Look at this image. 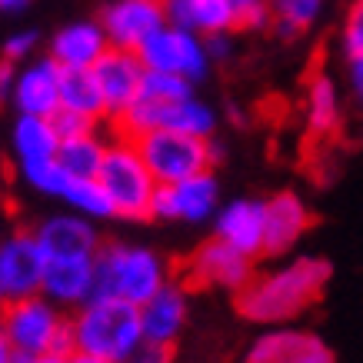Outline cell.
I'll list each match as a JSON object with an SVG mask.
<instances>
[{
	"instance_id": "obj_21",
	"label": "cell",
	"mask_w": 363,
	"mask_h": 363,
	"mask_svg": "<svg viewBox=\"0 0 363 363\" xmlns=\"http://www.w3.org/2000/svg\"><path fill=\"white\" fill-rule=\"evenodd\" d=\"M60 150V137H57L50 117H30V113H17L11 127V154L17 164V174H27L33 167H44L57 160Z\"/></svg>"
},
{
	"instance_id": "obj_31",
	"label": "cell",
	"mask_w": 363,
	"mask_h": 363,
	"mask_svg": "<svg viewBox=\"0 0 363 363\" xmlns=\"http://www.w3.org/2000/svg\"><path fill=\"white\" fill-rule=\"evenodd\" d=\"M343 54L347 57L363 54V0H357L347 11V21H343Z\"/></svg>"
},
{
	"instance_id": "obj_3",
	"label": "cell",
	"mask_w": 363,
	"mask_h": 363,
	"mask_svg": "<svg viewBox=\"0 0 363 363\" xmlns=\"http://www.w3.org/2000/svg\"><path fill=\"white\" fill-rule=\"evenodd\" d=\"M97 267V297H121L130 303H147L164 284L174 280V267L154 247L140 243H104L94 257Z\"/></svg>"
},
{
	"instance_id": "obj_10",
	"label": "cell",
	"mask_w": 363,
	"mask_h": 363,
	"mask_svg": "<svg viewBox=\"0 0 363 363\" xmlns=\"http://www.w3.org/2000/svg\"><path fill=\"white\" fill-rule=\"evenodd\" d=\"M47 270V253L30 230H13L0 240V290L4 300H21L40 294Z\"/></svg>"
},
{
	"instance_id": "obj_7",
	"label": "cell",
	"mask_w": 363,
	"mask_h": 363,
	"mask_svg": "<svg viewBox=\"0 0 363 363\" xmlns=\"http://www.w3.org/2000/svg\"><path fill=\"white\" fill-rule=\"evenodd\" d=\"M253 257L240 253L220 237H210L207 243H200L197 250L190 253L184 264L177 267V280L187 290H207V286H220V290H243L250 284Z\"/></svg>"
},
{
	"instance_id": "obj_37",
	"label": "cell",
	"mask_w": 363,
	"mask_h": 363,
	"mask_svg": "<svg viewBox=\"0 0 363 363\" xmlns=\"http://www.w3.org/2000/svg\"><path fill=\"white\" fill-rule=\"evenodd\" d=\"M350 84H353V97L363 104V54L350 57Z\"/></svg>"
},
{
	"instance_id": "obj_17",
	"label": "cell",
	"mask_w": 363,
	"mask_h": 363,
	"mask_svg": "<svg viewBox=\"0 0 363 363\" xmlns=\"http://www.w3.org/2000/svg\"><path fill=\"white\" fill-rule=\"evenodd\" d=\"M33 233H37V240L44 247L47 260L50 257H97V250L104 247L97 223L74 213V210L44 217L33 227Z\"/></svg>"
},
{
	"instance_id": "obj_18",
	"label": "cell",
	"mask_w": 363,
	"mask_h": 363,
	"mask_svg": "<svg viewBox=\"0 0 363 363\" xmlns=\"http://www.w3.org/2000/svg\"><path fill=\"white\" fill-rule=\"evenodd\" d=\"M264 230H267V203L264 200H230L213 213V237L227 240L247 257H264Z\"/></svg>"
},
{
	"instance_id": "obj_23",
	"label": "cell",
	"mask_w": 363,
	"mask_h": 363,
	"mask_svg": "<svg viewBox=\"0 0 363 363\" xmlns=\"http://www.w3.org/2000/svg\"><path fill=\"white\" fill-rule=\"evenodd\" d=\"M60 107L87 117L94 123H107V104L100 94L94 70H64L60 77Z\"/></svg>"
},
{
	"instance_id": "obj_9",
	"label": "cell",
	"mask_w": 363,
	"mask_h": 363,
	"mask_svg": "<svg viewBox=\"0 0 363 363\" xmlns=\"http://www.w3.org/2000/svg\"><path fill=\"white\" fill-rule=\"evenodd\" d=\"M220 210V187L217 177L203 170L177 184H160L154 194L150 220H174V223H203Z\"/></svg>"
},
{
	"instance_id": "obj_6",
	"label": "cell",
	"mask_w": 363,
	"mask_h": 363,
	"mask_svg": "<svg viewBox=\"0 0 363 363\" xmlns=\"http://www.w3.org/2000/svg\"><path fill=\"white\" fill-rule=\"evenodd\" d=\"M133 143L140 150L143 164L157 177V184H177V180H187L194 174L213 170L223 157V147L213 137L203 140V137H190V133L170 130V127L140 133Z\"/></svg>"
},
{
	"instance_id": "obj_33",
	"label": "cell",
	"mask_w": 363,
	"mask_h": 363,
	"mask_svg": "<svg viewBox=\"0 0 363 363\" xmlns=\"http://www.w3.org/2000/svg\"><path fill=\"white\" fill-rule=\"evenodd\" d=\"M123 363H174V347H160V343H140L133 357Z\"/></svg>"
},
{
	"instance_id": "obj_5",
	"label": "cell",
	"mask_w": 363,
	"mask_h": 363,
	"mask_svg": "<svg viewBox=\"0 0 363 363\" xmlns=\"http://www.w3.org/2000/svg\"><path fill=\"white\" fill-rule=\"evenodd\" d=\"M97 180L111 194L117 220H130V223L150 220L154 194L160 184L150 174V167L143 164L140 150H137V143L130 137L111 133V143H107V154H104Z\"/></svg>"
},
{
	"instance_id": "obj_34",
	"label": "cell",
	"mask_w": 363,
	"mask_h": 363,
	"mask_svg": "<svg viewBox=\"0 0 363 363\" xmlns=\"http://www.w3.org/2000/svg\"><path fill=\"white\" fill-rule=\"evenodd\" d=\"M17 67L21 64H11L7 57H0V104H11L13 84H17Z\"/></svg>"
},
{
	"instance_id": "obj_20",
	"label": "cell",
	"mask_w": 363,
	"mask_h": 363,
	"mask_svg": "<svg viewBox=\"0 0 363 363\" xmlns=\"http://www.w3.org/2000/svg\"><path fill=\"white\" fill-rule=\"evenodd\" d=\"M267 203V230H264V257H280L294 243L310 230L313 213L307 210V203L294 194V190H280Z\"/></svg>"
},
{
	"instance_id": "obj_24",
	"label": "cell",
	"mask_w": 363,
	"mask_h": 363,
	"mask_svg": "<svg viewBox=\"0 0 363 363\" xmlns=\"http://www.w3.org/2000/svg\"><path fill=\"white\" fill-rule=\"evenodd\" d=\"M107 143H111V137H104L100 130L64 137L60 150H57V160H60V167L70 177H97L100 164H104V154H107Z\"/></svg>"
},
{
	"instance_id": "obj_4",
	"label": "cell",
	"mask_w": 363,
	"mask_h": 363,
	"mask_svg": "<svg viewBox=\"0 0 363 363\" xmlns=\"http://www.w3.org/2000/svg\"><path fill=\"white\" fill-rule=\"evenodd\" d=\"M0 333L17 353H74L70 340V313L57 307L44 294L0 303Z\"/></svg>"
},
{
	"instance_id": "obj_35",
	"label": "cell",
	"mask_w": 363,
	"mask_h": 363,
	"mask_svg": "<svg viewBox=\"0 0 363 363\" xmlns=\"http://www.w3.org/2000/svg\"><path fill=\"white\" fill-rule=\"evenodd\" d=\"M203 47H207L210 60H227L230 57V33H207L203 37Z\"/></svg>"
},
{
	"instance_id": "obj_28",
	"label": "cell",
	"mask_w": 363,
	"mask_h": 363,
	"mask_svg": "<svg viewBox=\"0 0 363 363\" xmlns=\"http://www.w3.org/2000/svg\"><path fill=\"white\" fill-rule=\"evenodd\" d=\"M274 4V27L280 37H300L320 17L323 0H270Z\"/></svg>"
},
{
	"instance_id": "obj_40",
	"label": "cell",
	"mask_w": 363,
	"mask_h": 363,
	"mask_svg": "<svg viewBox=\"0 0 363 363\" xmlns=\"http://www.w3.org/2000/svg\"><path fill=\"white\" fill-rule=\"evenodd\" d=\"M0 303H4V290H0Z\"/></svg>"
},
{
	"instance_id": "obj_16",
	"label": "cell",
	"mask_w": 363,
	"mask_h": 363,
	"mask_svg": "<svg viewBox=\"0 0 363 363\" xmlns=\"http://www.w3.org/2000/svg\"><path fill=\"white\" fill-rule=\"evenodd\" d=\"M40 294L54 300L57 307L74 313L90 297H97V267L94 257H50L44 270Z\"/></svg>"
},
{
	"instance_id": "obj_39",
	"label": "cell",
	"mask_w": 363,
	"mask_h": 363,
	"mask_svg": "<svg viewBox=\"0 0 363 363\" xmlns=\"http://www.w3.org/2000/svg\"><path fill=\"white\" fill-rule=\"evenodd\" d=\"M74 363H113V360H97V357H77L74 353Z\"/></svg>"
},
{
	"instance_id": "obj_12",
	"label": "cell",
	"mask_w": 363,
	"mask_h": 363,
	"mask_svg": "<svg viewBox=\"0 0 363 363\" xmlns=\"http://www.w3.org/2000/svg\"><path fill=\"white\" fill-rule=\"evenodd\" d=\"M97 21L104 23L111 47L140 50L147 37H154L160 27H167V13L164 0H111V4H104Z\"/></svg>"
},
{
	"instance_id": "obj_1",
	"label": "cell",
	"mask_w": 363,
	"mask_h": 363,
	"mask_svg": "<svg viewBox=\"0 0 363 363\" xmlns=\"http://www.w3.org/2000/svg\"><path fill=\"white\" fill-rule=\"evenodd\" d=\"M330 274L333 267L320 257H297L277 270L253 274L250 284L237 290V313L250 323H290L323 297Z\"/></svg>"
},
{
	"instance_id": "obj_26",
	"label": "cell",
	"mask_w": 363,
	"mask_h": 363,
	"mask_svg": "<svg viewBox=\"0 0 363 363\" xmlns=\"http://www.w3.org/2000/svg\"><path fill=\"white\" fill-rule=\"evenodd\" d=\"M307 123L317 137L333 133L340 123V97H337L333 80L323 74H313L307 84Z\"/></svg>"
},
{
	"instance_id": "obj_19",
	"label": "cell",
	"mask_w": 363,
	"mask_h": 363,
	"mask_svg": "<svg viewBox=\"0 0 363 363\" xmlns=\"http://www.w3.org/2000/svg\"><path fill=\"white\" fill-rule=\"evenodd\" d=\"M107 30L104 23L94 21H74L64 23L60 30H54V37L47 40V54L54 57L64 70H90L100 57L107 54Z\"/></svg>"
},
{
	"instance_id": "obj_30",
	"label": "cell",
	"mask_w": 363,
	"mask_h": 363,
	"mask_svg": "<svg viewBox=\"0 0 363 363\" xmlns=\"http://www.w3.org/2000/svg\"><path fill=\"white\" fill-rule=\"evenodd\" d=\"M37 47H40L37 30H17V33H11V37L4 40L0 57H7L11 64H27V60H33V57H37Z\"/></svg>"
},
{
	"instance_id": "obj_13",
	"label": "cell",
	"mask_w": 363,
	"mask_h": 363,
	"mask_svg": "<svg viewBox=\"0 0 363 363\" xmlns=\"http://www.w3.org/2000/svg\"><path fill=\"white\" fill-rule=\"evenodd\" d=\"M60 77H64V67L50 54L21 64L11 107L17 113H30V117H54L60 111Z\"/></svg>"
},
{
	"instance_id": "obj_2",
	"label": "cell",
	"mask_w": 363,
	"mask_h": 363,
	"mask_svg": "<svg viewBox=\"0 0 363 363\" xmlns=\"http://www.w3.org/2000/svg\"><path fill=\"white\" fill-rule=\"evenodd\" d=\"M70 340L77 357L123 363L143 343L140 307L121 297H90L70 313Z\"/></svg>"
},
{
	"instance_id": "obj_25",
	"label": "cell",
	"mask_w": 363,
	"mask_h": 363,
	"mask_svg": "<svg viewBox=\"0 0 363 363\" xmlns=\"http://www.w3.org/2000/svg\"><path fill=\"white\" fill-rule=\"evenodd\" d=\"M60 200L67 203V210H74V213H80V217H87L94 223L117 217L111 194H107V187L100 184L97 177H70V184H67Z\"/></svg>"
},
{
	"instance_id": "obj_36",
	"label": "cell",
	"mask_w": 363,
	"mask_h": 363,
	"mask_svg": "<svg viewBox=\"0 0 363 363\" xmlns=\"http://www.w3.org/2000/svg\"><path fill=\"white\" fill-rule=\"evenodd\" d=\"M13 363H74V353H40V357H27V353H17Z\"/></svg>"
},
{
	"instance_id": "obj_8",
	"label": "cell",
	"mask_w": 363,
	"mask_h": 363,
	"mask_svg": "<svg viewBox=\"0 0 363 363\" xmlns=\"http://www.w3.org/2000/svg\"><path fill=\"white\" fill-rule=\"evenodd\" d=\"M140 60L147 70H164V74H177V77L200 84L210 74V54L203 47V37L194 30H180V27H160L154 37H147L140 44Z\"/></svg>"
},
{
	"instance_id": "obj_22",
	"label": "cell",
	"mask_w": 363,
	"mask_h": 363,
	"mask_svg": "<svg viewBox=\"0 0 363 363\" xmlns=\"http://www.w3.org/2000/svg\"><path fill=\"white\" fill-rule=\"evenodd\" d=\"M164 13L170 27L194 30L200 37L237 30L233 0H164Z\"/></svg>"
},
{
	"instance_id": "obj_32",
	"label": "cell",
	"mask_w": 363,
	"mask_h": 363,
	"mask_svg": "<svg viewBox=\"0 0 363 363\" xmlns=\"http://www.w3.org/2000/svg\"><path fill=\"white\" fill-rule=\"evenodd\" d=\"M50 123H54V130H57V137L64 140V137H77V133H87V130H97L100 123H94V121H87V117H80V113H74V111H60L50 117Z\"/></svg>"
},
{
	"instance_id": "obj_11",
	"label": "cell",
	"mask_w": 363,
	"mask_h": 363,
	"mask_svg": "<svg viewBox=\"0 0 363 363\" xmlns=\"http://www.w3.org/2000/svg\"><path fill=\"white\" fill-rule=\"evenodd\" d=\"M90 70H94V77H97V84H100V94H104V104H107V127H111L133 100H137L147 67H143L137 50L107 47V54L100 57Z\"/></svg>"
},
{
	"instance_id": "obj_29",
	"label": "cell",
	"mask_w": 363,
	"mask_h": 363,
	"mask_svg": "<svg viewBox=\"0 0 363 363\" xmlns=\"http://www.w3.org/2000/svg\"><path fill=\"white\" fill-rule=\"evenodd\" d=\"M140 94L150 100H160V104H174V100H184L194 94V84L177 74H164V70H147L140 84Z\"/></svg>"
},
{
	"instance_id": "obj_14",
	"label": "cell",
	"mask_w": 363,
	"mask_h": 363,
	"mask_svg": "<svg viewBox=\"0 0 363 363\" xmlns=\"http://www.w3.org/2000/svg\"><path fill=\"white\" fill-rule=\"evenodd\" d=\"M243 363H337V357L317 333L297 330V327H274L247 347Z\"/></svg>"
},
{
	"instance_id": "obj_27",
	"label": "cell",
	"mask_w": 363,
	"mask_h": 363,
	"mask_svg": "<svg viewBox=\"0 0 363 363\" xmlns=\"http://www.w3.org/2000/svg\"><path fill=\"white\" fill-rule=\"evenodd\" d=\"M164 127L170 130H180V133H190V137H203L210 140L213 130H217V113L210 104L197 100L194 94L184 100H174V104H167L164 111Z\"/></svg>"
},
{
	"instance_id": "obj_38",
	"label": "cell",
	"mask_w": 363,
	"mask_h": 363,
	"mask_svg": "<svg viewBox=\"0 0 363 363\" xmlns=\"http://www.w3.org/2000/svg\"><path fill=\"white\" fill-rule=\"evenodd\" d=\"M30 0H0V11L4 13H17V11H23Z\"/></svg>"
},
{
	"instance_id": "obj_15",
	"label": "cell",
	"mask_w": 363,
	"mask_h": 363,
	"mask_svg": "<svg viewBox=\"0 0 363 363\" xmlns=\"http://www.w3.org/2000/svg\"><path fill=\"white\" fill-rule=\"evenodd\" d=\"M190 290L180 280H170L157 290L154 297L140 303V327H143V343H160V347H177L180 333L187 327L190 317Z\"/></svg>"
}]
</instances>
